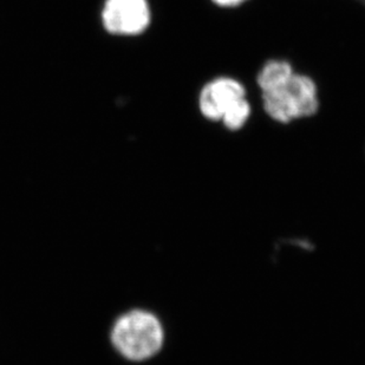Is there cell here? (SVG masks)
Listing matches in <instances>:
<instances>
[{"label": "cell", "instance_id": "1", "mask_svg": "<svg viewBox=\"0 0 365 365\" xmlns=\"http://www.w3.org/2000/svg\"><path fill=\"white\" fill-rule=\"evenodd\" d=\"M111 339L124 357L143 361L158 354L163 346V325L150 312L130 311L115 323Z\"/></svg>", "mask_w": 365, "mask_h": 365}, {"label": "cell", "instance_id": "2", "mask_svg": "<svg viewBox=\"0 0 365 365\" xmlns=\"http://www.w3.org/2000/svg\"><path fill=\"white\" fill-rule=\"evenodd\" d=\"M262 93L266 114L280 123L310 118L319 108L316 83L300 73H293L282 86Z\"/></svg>", "mask_w": 365, "mask_h": 365}, {"label": "cell", "instance_id": "8", "mask_svg": "<svg viewBox=\"0 0 365 365\" xmlns=\"http://www.w3.org/2000/svg\"><path fill=\"white\" fill-rule=\"evenodd\" d=\"M359 1H362V3L365 5V0H359Z\"/></svg>", "mask_w": 365, "mask_h": 365}, {"label": "cell", "instance_id": "4", "mask_svg": "<svg viewBox=\"0 0 365 365\" xmlns=\"http://www.w3.org/2000/svg\"><path fill=\"white\" fill-rule=\"evenodd\" d=\"M246 98L245 86L231 77H219L203 86L199 96L201 114L210 121H221L239 101Z\"/></svg>", "mask_w": 365, "mask_h": 365}, {"label": "cell", "instance_id": "3", "mask_svg": "<svg viewBox=\"0 0 365 365\" xmlns=\"http://www.w3.org/2000/svg\"><path fill=\"white\" fill-rule=\"evenodd\" d=\"M147 0H107L102 12L104 28L113 35L136 36L150 24Z\"/></svg>", "mask_w": 365, "mask_h": 365}, {"label": "cell", "instance_id": "6", "mask_svg": "<svg viewBox=\"0 0 365 365\" xmlns=\"http://www.w3.org/2000/svg\"><path fill=\"white\" fill-rule=\"evenodd\" d=\"M250 115L251 104L248 103L247 98H242L224 115L221 121L230 130H239L247 122Z\"/></svg>", "mask_w": 365, "mask_h": 365}, {"label": "cell", "instance_id": "7", "mask_svg": "<svg viewBox=\"0 0 365 365\" xmlns=\"http://www.w3.org/2000/svg\"><path fill=\"white\" fill-rule=\"evenodd\" d=\"M217 6L221 7H235L242 5L246 0H212Z\"/></svg>", "mask_w": 365, "mask_h": 365}, {"label": "cell", "instance_id": "5", "mask_svg": "<svg viewBox=\"0 0 365 365\" xmlns=\"http://www.w3.org/2000/svg\"><path fill=\"white\" fill-rule=\"evenodd\" d=\"M293 73L294 71L289 62L283 59H272L262 66L257 77V83L262 93H266L282 86Z\"/></svg>", "mask_w": 365, "mask_h": 365}]
</instances>
